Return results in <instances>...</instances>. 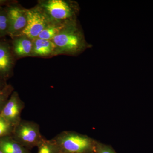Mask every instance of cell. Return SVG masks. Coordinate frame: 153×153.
<instances>
[{"label": "cell", "instance_id": "cell-12", "mask_svg": "<svg viewBox=\"0 0 153 153\" xmlns=\"http://www.w3.org/2000/svg\"><path fill=\"white\" fill-rule=\"evenodd\" d=\"M66 22L63 23L52 22L42 31L38 38L52 41L62 30Z\"/></svg>", "mask_w": 153, "mask_h": 153}, {"label": "cell", "instance_id": "cell-9", "mask_svg": "<svg viewBox=\"0 0 153 153\" xmlns=\"http://www.w3.org/2000/svg\"><path fill=\"white\" fill-rule=\"evenodd\" d=\"M5 42H0V74L6 76L10 74L13 67V51Z\"/></svg>", "mask_w": 153, "mask_h": 153}, {"label": "cell", "instance_id": "cell-8", "mask_svg": "<svg viewBox=\"0 0 153 153\" xmlns=\"http://www.w3.org/2000/svg\"><path fill=\"white\" fill-rule=\"evenodd\" d=\"M13 51L16 56L23 57L32 56L33 40L25 35L13 38Z\"/></svg>", "mask_w": 153, "mask_h": 153}, {"label": "cell", "instance_id": "cell-19", "mask_svg": "<svg viewBox=\"0 0 153 153\" xmlns=\"http://www.w3.org/2000/svg\"><path fill=\"white\" fill-rule=\"evenodd\" d=\"M0 153H4L3 152H2L1 151V150H0Z\"/></svg>", "mask_w": 153, "mask_h": 153}, {"label": "cell", "instance_id": "cell-16", "mask_svg": "<svg viewBox=\"0 0 153 153\" xmlns=\"http://www.w3.org/2000/svg\"><path fill=\"white\" fill-rule=\"evenodd\" d=\"M95 153H117L111 147L101 143H95Z\"/></svg>", "mask_w": 153, "mask_h": 153}, {"label": "cell", "instance_id": "cell-7", "mask_svg": "<svg viewBox=\"0 0 153 153\" xmlns=\"http://www.w3.org/2000/svg\"><path fill=\"white\" fill-rule=\"evenodd\" d=\"M25 105L17 92H14L10 98L0 112V116L7 120L14 126L21 121V114Z\"/></svg>", "mask_w": 153, "mask_h": 153}, {"label": "cell", "instance_id": "cell-20", "mask_svg": "<svg viewBox=\"0 0 153 153\" xmlns=\"http://www.w3.org/2000/svg\"><path fill=\"white\" fill-rule=\"evenodd\" d=\"M1 90V89H0V90Z\"/></svg>", "mask_w": 153, "mask_h": 153}, {"label": "cell", "instance_id": "cell-14", "mask_svg": "<svg viewBox=\"0 0 153 153\" xmlns=\"http://www.w3.org/2000/svg\"><path fill=\"white\" fill-rule=\"evenodd\" d=\"M9 22L6 9L0 7V37L8 35Z\"/></svg>", "mask_w": 153, "mask_h": 153}, {"label": "cell", "instance_id": "cell-13", "mask_svg": "<svg viewBox=\"0 0 153 153\" xmlns=\"http://www.w3.org/2000/svg\"><path fill=\"white\" fill-rule=\"evenodd\" d=\"M37 148L38 153H61L58 146L53 138L47 140L44 138Z\"/></svg>", "mask_w": 153, "mask_h": 153}, {"label": "cell", "instance_id": "cell-1", "mask_svg": "<svg viewBox=\"0 0 153 153\" xmlns=\"http://www.w3.org/2000/svg\"><path fill=\"white\" fill-rule=\"evenodd\" d=\"M52 41L56 47L55 55H76L88 46L75 19L65 22L62 30Z\"/></svg>", "mask_w": 153, "mask_h": 153}, {"label": "cell", "instance_id": "cell-11", "mask_svg": "<svg viewBox=\"0 0 153 153\" xmlns=\"http://www.w3.org/2000/svg\"><path fill=\"white\" fill-rule=\"evenodd\" d=\"M0 150L4 153H31L13 138L7 136L0 138Z\"/></svg>", "mask_w": 153, "mask_h": 153}, {"label": "cell", "instance_id": "cell-17", "mask_svg": "<svg viewBox=\"0 0 153 153\" xmlns=\"http://www.w3.org/2000/svg\"><path fill=\"white\" fill-rule=\"evenodd\" d=\"M12 91V87L10 86H6L0 90V108Z\"/></svg>", "mask_w": 153, "mask_h": 153}, {"label": "cell", "instance_id": "cell-6", "mask_svg": "<svg viewBox=\"0 0 153 153\" xmlns=\"http://www.w3.org/2000/svg\"><path fill=\"white\" fill-rule=\"evenodd\" d=\"M6 10L9 22L8 35L12 38L20 36L27 26V9L19 6L13 5Z\"/></svg>", "mask_w": 153, "mask_h": 153}, {"label": "cell", "instance_id": "cell-18", "mask_svg": "<svg viewBox=\"0 0 153 153\" xmlns=\"http://www.w3.org/2000/svg\"><path fill=\"white\" fill-rule=\"evenodd\" d=\"M7 1H5V0H0V6L4 4H5L7 2Z\"/></svg>", "mask_w": 153, "mask_h": 153}, {"label": "cell", "instance_id": "cell-5", "mask_svg": "<svg viewBox=\"0 0 153 153\" xmlns=\"http://www.w3.org/2000/svg\"><path fill=\"white\" fill-rule=\"evenodd\" d=\"M27 26L21 35H25L33 40L38 38L42 31L53 22L38 5L33 8L27 9Z\"/></svg>", "mask_w": 153, "mask_h": 153}, {"label": "cell", "instance_id": "cell-3", "mask_svg": "<svg viewBox=\"0 0 153 153\" xmlns=\"http://www.w3.org/2000/svg\"><path fill=\"white\" fill-rule=\"evenodd\" d=\"M38 6L52 22L57 23L74 20L78 12V7L75 3L65 0L40 1Z\"/></svg>", "mask_w": 153, "mask_h": 153}, {"label": "cell", "instance_id": "cell-4", "mask_svg": "<svg viewBox=\"0 0 153 153\" xmlns=\"http://www.w3.org/2000/svg\"><path fill=\"white\" fill-rule=\"evenodd\" d=\"M13 132V138L29 150L37 147L44 138L40 132L39 125L31 121L22 120L14 126Z\"/></svg>", "mask_w": 153, "mask_h": 153}, {"label": "cell", "instance_id": "cell-10", "mask_svg": "<svg viewBox=\"0 0 153 153\" xmlns=\"http://www.w3.org/2000/svg\"><path fill=\"white\" fill-rule=\"evenodd\" d=\"M56 47L53 41L37 38L33 40V57H45L55 55Z\"/></svg>", "mask_w": 153, "mask_h": 153}, {"label": "cell", "instance_id": "cell-15", "mask_svg": "<svg viewBox=\"0 0 153 153\" xmlns=\"http://www.w3.org/2000/svg\"><path fill=\"white\" fill-rule=\"evenodd\" d=\"M14 126L0 116V138L7 136L13 131Z\"/></svg>", "mask_w": 153, "mask_h": 153}, {"label": "cell", "instance_id": "cell-2", "mask_svg": "<svg viewBox=\"0 0 153 153\" xmlns=\"http://www.w3.org/2000/svg\"><path fill=\"white\" fill-rule=\"evenodd\" d=\"M61 153H95V143L85 135L64 131L53 138Z\"/></svg>", "mask_w": 153, "mask_h": 153}]
</instances>
